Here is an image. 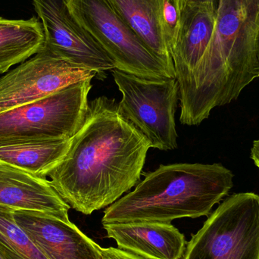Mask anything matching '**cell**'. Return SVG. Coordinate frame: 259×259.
<instances>
[{
  "mask_svg": "<svg viewBox=\"0 0 259 259\" xmlns=\"http://www.w3.org/2000/svg\"><path fill=\"white\" fill-rule=\"evenodd\" d=\"M13 217L47 259H101L102 247L71 222L19 210Z\"/></svg>",
  "mask_w": 259,
  "mask_h": 259,
  "instance_id": "30bf717a",
  "label": "cell"
},
{
  "mask_svg": "<svg viewBox=\"0 0 259 259\" xmlns=\"http://www.w3.org/2000/svg\"><path fill=\"white\" fill-rule=\"evenodd\" d=\"M70 12L109 56L115 69L149 80L176 78L107 0H66Z\"/></svg>",
  "mask_w": 259,
  "mask_h": 259,
  "instance_id": "5b68a950",
  "label": "cell"
},
{
  "mask_svg": "<svg viewBox=\"0 0 259 259\" xmlns=\"http://www.w3.org/2000/svg\"><path fill=\"white\" fill-rule=\"evenodd\" d=\"M182 259H259V196L227 198L192 236Z\"/></svg>",
  "mask_w": 259,
  "mask_h": 259,
  "instance_id": "8992f818",
  "label": "cell"
},
{
  "mask_svg": "<svg viewBox=\"0 0 259 259\" xmlns=\"http://www.w3.org/2000/svg\"><path fill=\"white\" fill-rule=\"evenodd\" d=\"M187 3H215V0H180L181 6Z\"/></svg>",
  "mask_w": 259,
  "mask_h": 259,
  "instance_id": "44dd1931",
  "label": "cell"
},
{
  "mask_svg": "<svg viewBox=\"0 0 259 259\" xmlns=\"http://www.w3.org/2000/svg\"><path fill=\"white\" fill-rule=\"evenodd\" d=\"M215 13V3L181 6L179 33L170 53L179 88L193 74L211 42Z\"/></svg>",
  "mask_w": 259,
  "mask_h": 259,
  "instance_id": "7c38bea8",
  "label": "cell"
},
{
  "mask_svg": "<svg viewBox=\"0 0 259 259\" xmlns=\"http://www.w3.org/2000/svg\"><path fill=\"white\" fill-rule=\"evenodd\" d=\"M250 157L259 170V139L255 140L252 143Z\"/></svg>",
  "mask_w": 259,
  "mask_h": 259,
  "instance_id": "ffe728a7",
  "label": "cell"
},
{
  "mask_svg": "<svg viewBox=\"0 0 259 259\" xmlns=\"http://www.w3.org/2000/svg\"><path fill=\"white\" fill-rule=\"evenodd\" d=\"M158 20L163 39L170 54L179 33L180 0H158Z\"/></svg>",
  "mask_w": 259,
  "mask_h": 259,
  "instance_id": "ac0fdd59",
  "label": "cell"
},
{
  "mask_svg": "<svg viewBox=\"0 0 259 259\" xmlns=\"http://www.w3.org/2000/svg\"><path fill=\"white\" fill-rule=\"evenodd\" d=\"M97 73L59 57L47 49L0 77V112L46 98Z\"/></svg>",
  "mask_w": 259,
  "mask_h": 259,
  "instance_id": "ba28073f",
  "label": "cell"
},
{
  "mask_svg": "<svg viewBox=\"0 0 259 259\" xmlns=\"http://www.w3.org/2000/svg\"><path fill=\"white\" fill-rule=\"evenodd\" d=\"M211 42L193 74L180 87L181 124H200L216 107L237 100L259 77L255 36L259 0H215Z\"/></svg>",
  "mask_w": 259,
  "mask_h": 259,
  "instance_id": "7a4b0ae2",
  "label": "cell"
},
{
  "mask_svg": "<svg viewBox=\"0 0 259 259\" xmlns=\"http://www.w3.org/2000/svg\"><path fill=\"white\" fill-rule=\"evenodd\" d=\"M255 54H256L257 60L259 65V24L257 29L256 36H255Z\"/></svg>",
  "mask_w": 259,
  "mask_h": 259,
  "instance_id": "7402d4cb",
  "label": "cell"
},
{
  "mask_svg": "<svg viewBox=\"0 0 259 259\" xmlns=\"http://www.w3.org/2000/svg\"><path fill=\"white\" fill-rule=\"evenodd\" d=\"M111 71L122 95L120 113L145 136L151 148L176 149L175 112L180 100L177 79L149 80L115 68Z\"/></svg>",
  "mask_w": 259,
  "mask_h": 259,
  "instance_id": "52a82bcc",
  "label": "cell"
},
{
  "mask_svg": "<svg viewBox=\"0 0 259 259\" xmlns=\"http://www.w3.org/2000/svg\"><path fill=\"white\" fill-rule=\"evenodd\" d=\"M0 205L14 211L45 213L70 222V205L56 191L47 178L0 161Z\"/></svg>",
  "mask_w": 259,
  "mask_h": 259,
  "instance_id": "8fae6325",
  "label": "cell"
},
{
  "mask_svg": "<svg viewBox=\"0 0 259 259\" xmlns=\"http://www.w3.org/2000/svg\"><path fill=\"white\" fill-rule=\"evenodd\" d=\"M103 228L118 249L146 259H182L187 247L185 236L170 223L105 224Z\"/></svg>",
  "mask_w": 259,
  "mask_h": 259,
  "instance_id": "4fadbf2b",
  "label": "cell"
},
{
  "mask_svg": "<svg viewBox=\"0 0 259 259\" xmlns=\"http://www.w3.org/2000/svg\"><path fill=\"white\" fill-rule=\"evenodd\" d=\"M234 178L219 163L161 164L109 205L102 223H171L184 218L208 217L214 205L229 194Z\"/></svg>",
  "mask_w": 259,
  "mask_h": 259,
  "instance_id": "3957f363",
  "label": "cell"
},
{
  "mask_svg": "<svg viewBox=\"0 0 259 259\" xmlns=\"http://www.w3.org/2000/svg\"><path fill=\"white\" fill-rule=\"evenodd\" d=\"M44 44V28L36 17L27 20L0 17V74L39 53Z\"/></svg>",
  "mask_w": 259,
  "mask_h": 259,
  "instance_id": "5bb4252c",
  "label": "cell"
},
{
  "mask_svg": "<svg viewBox=\"0 0 259 259\" xmlns=\"http://www.w3.org/2000/svg\"><path fill=\"white\" fill-rule=\"evenodd\" d=\"M91 80L78 82L46 98L0 112V146L72 138L88 113Z\"/></svg>",
  "mask_w": 259,
  "mask_h": 259,
  "instance_id": "277c9868",
  "label": "cell"
},
{
  "mask_svg": "<svg viewBox=\"0 0 259 259\" xmlns=\"http://www.w3.org/2000/svg\"><path fill=\"white\" fill-rule=\"evenodd\" d=\"M149 50L175 70L158 20V0H107Z\"/></svg>",
  "mask_w": 259,
  "mask_h": 259,
  "instance_id": "9a60e30c",
  "label": "cell"
},
{
  "mask_svg": "<svg viewBox=\"0 0 259 259\" xmlns=\"http://www.w3.org/2000/svg\"><path fill=\"white\" fill-rule=\"evenodd\" d=\"M44 28V48L71 63L97 73L115 69L112 59L70 12L66 0H33Z\"/></svg>",
  "mask_w": 259,
  "mask_h": 259,
  "instance_id": "9c48e42d",
  "label": "cell"
},
{
  "mask_svg": "<svg viewBox=\"0 0 259 259\" xmlns=\"http://www.w3.org/2000/svg\"><path fill=\"white\" fill-rule=\"evenodd\" d=\"M0 259H4V258H3V257L2 256L1 254H0Z\"/></svg>",
  "mask_w": 259,
  "mask_h": 259,
  "instance_id": "603a6c76",
  "label": "cell"
},
{
  "mask_svg": "<svg viewBox=\"0 0 259 259\" xmlns=\"http://www.w3.org/2000/svg\"><path fill=\"white\" fill-rule=\"evenodd\" d=\"M101 259H146L131 253L121 250L118 248L109 247L101 249Z\"/></svg>",
  "mask_w": 259,
  "mask_h": 259,
  "instance_id": "d6986e66",
  "label": "cell"
},
{
  "mask_svg": "<svg viewBox=\"0 0 259 259\" xmlns=\"http://www.w3.org/2000/svg\"><path fill=\"white\" fill-rule=\"evenodd\" d=\"M71 140L3 145L0 146V161L47 178L66 153Z\"/></svg>",
  "mask_w": 259,
  "mask_h": 259,
  "instance_id": "2e32d148",
  "label": "cell"
},
{
  "mask_svg": "<svg viewBox=\"0 0 259 259\" xmlns=\"http://www.w3.org/2000/svg\"><path fill=\"white\" fill-rule=\"evenodd\" d=\"M150 148L114 99L97 97L90 102L83 125L48 177L71 208L89 215L140 182Z\"/></svg>",
  "mask_w": 259,
  "mask_h": 259,
  "instance_id": "6da1fadb",
  "label": "cell"
},
{
  "mask_svg": "<svg viewBox=\"0 0 259 259\" xmlns=\"http://www.w3.org/2000/svg\"><path fill=\"white\" fill-rule=\"evenodd\" d=\"M14 210L0 205V254L4 259H47L18 226Z\"/></svg>",
  "mask_w": 259,
  "mask_h": 259,
  "instance_id": "e0dca14e",
  "label": "cell"
}]
</instances>
